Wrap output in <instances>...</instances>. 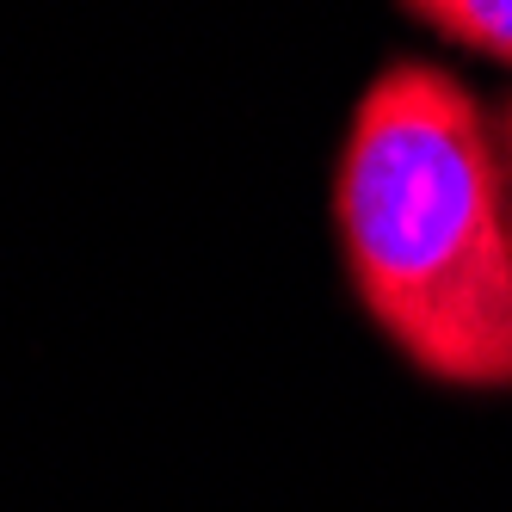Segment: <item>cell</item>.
Returning a JSON list of instances; mask_svg holds the SVG:
<instances>
[{"label":"cell","instance_id":"cell-1","mask_svg":"<svg viewBox=\"0 0 512 512\" xmlns=\"http://www.w3.org/2000/svg\"><path fill=\"white\" fill-rule=\"evenodd\" d=\"M334 223L358 303L389 346L451 389H512V229L494 118L432 62L364 87Z\"/></svg>","mask_w":512,"mask_h":512},{"label":"cell","instance_id":"cell-2","mask_svg":"<svg viewBox=\"0 0 512 512\" xmlns=\"http://www.w3.org/2000/svg\"><path fill=\"white\" fill-rule=\"evenodd\" d=\"M401 7L420 25H432L438 38L512 62V0H401Z\"/></svg>","mask_w":512,"mask_h":512},{"label":"cell","instance_id":"cell-3","mask_svg":"<svg viewBox=\"0 0 512 512\" xmlns=\"http://www.w3.org/2000/svg\"><path fill=\"white\" fill-rule=\"evenodd\" d=\"M494 149H500V186H506V229H512V99L494 112Z\"/></svg>","mask_w":512,"mask_h":512}]
</instances>
